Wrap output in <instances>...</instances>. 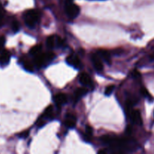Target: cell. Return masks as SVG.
I'll return each mask as SVG.
<instances>
[{"instance_id": "cell-1", "label": "cell", "mask_w": 154, "mask_h": 154, "mask_svg": "<svg viewBox=\"0 0 154 154\" xmlns=\"http://www.w3.org/2000/svg\"><path fill=\"white\" fill-rule=\"evenodd\" d=\"M54 58H55V54L52 52L45 53V54L40 53L38 55L35 56L34 63L38 68H41L52 62Z\"/></svg>"}, {"instance_id": "cell-2", "label": "cell", "mask_w": 154, "mask_h": 154, "mask_svg": "<svg viewBox=\"0 0 154 154\" xmlns=\"http://www.w3.org/2000/svg\"><path fill=\"white\" fill-rule=\"evenodd\" d=\"M39 17H40L39 12L34 9L27 11L24 14V20H25L26 24L27 26L30 27V28H33L36 25Z\"/></svg>"}, {"instance_id": "cell-3", "label": "cell", "mask_w": 154, "mask_h": 154, "mask_svg": "<svg viewBox=\"0 0 154 154\" xmlns=\"http://www.w3.org/2000/svg\"><path fill=\"white\" fill-rule=\"evenodd\" d=\"M66 11L69 17L74 19L79 14L80 8L77 5L74 4L72 1H68L66 6Z\"/></svg>"}, {"instance_id": "cell-4", "label": "cell", "mask_w": 154, "mask_h": 154, "mask_svg": "<svg viewBox=\"0 0 154 154\" xmlns=\"http://www.w3.org/2000/svg\"><path fill=\"white\" fill-rule=\"evenodd\" d=\"M91 60L93 62V66L96 71L99 72H102L103 70V64H102V59L100 58L98 54H93L91 56Z\"/></svg>"}, {"instance_id": "cell-5", "label": "cell", "mask_w": 154, "mask_h": 154, "mask_svg": "<svg viewBox=\"0 0 154 154\" xmlns=\"http://www.w3.org/2000/svg\"><path fill=\"white\" fill-rule=\"evenodd\" d=\"M79 81L82 85L86 87H93V83L90 77L87 73H82L80 75Z\"/></svg>"}, {"instance_id": "cell-6", "label": "cell", "mask_w": 154, "mask_h": 154, "mask_svg": "<svg viewBox=\"0 0 154 154\" xmlns=\"http://www.w3.org/2000/svg\"><path fill=\"white\" fill-rule=\"evenodd\" d=\"M130 117L132 121L134 123L138 125H142V118H141V114L138 110H134V111H131L130 112Z\"/></svg>"}, {"instance_id": "cell-7", "label": "cell", "mask_w": 154, "mask_h": 154, "mask_svg": "<svg viewBox=\"0 0 154 154\" xmlns=\"http://www.w3.org/2000/svg\"><path fill=\"white\" fill-rule=\"evenodd\" d=\"M76 117L75 115L72 114H67L66 116V119H65V126L69 129H72L76 125Z\"/></svg>"}, {"instance_id": "cell-8", "label": "cell", "mask_w": 154, "mask_h": 154, "mask_svg": "<svg viewBox=\"0 0 154 154\" xmlns=\"http://www.w3.org/2000/svg\"><path fill=\"white\" fill-rule=\"evenodd\" d=\"M66 62H67L69 65L74 66L75 69H79L81 66V60H79V58H78L76 55H74V54L69 55V57H67V59H66Z\"/></svg>"}, {"instance_id": "cell-9", "label": "cell", "mask_w": 154, "mask_h": 154, "mask_svg": "<svg viewBox=\"0 0 154 154\" xmlns=\"http://www.w3.org/2000/svg\"><path fill=\"white\" fill-rule=\"evenodd\" d=\"M67 101V96H66V95L63 94V93H59V94H57L54 96V102L59 106L66 104Z\"/></svg>"}, {"instance_id": "cell-10", "label": "cell", "mask_w": 154, "mask_h": 154, "mask_svg": "<svg viewBox=\"0 0 154 154\" xmlns=\"http://www.w3.org/2000/svg\"><path fill=\"white\" fill-rule=\"evenodd\" d=\"M11 59V54L8 51H3L0 55V65L5 66L9 63Z\"/></svg>"}, {"instance_id": "cell-11", "label": "cell", "mask_w": 154, "mask_h": 154, "mask_svg": "<svg viewBox=\"0 0 154 154\" xmlns=\"http://www.w3.org/2000/svg\"><path fill=\"white\" fill-rule=\"evenodd\" d=\"M57 38L58 36L56 35H51L47 38L46 45L49 48H54L55 47H57Z\"/></svg>"}, {"instance_id": "cell-12", "label": "cell", "mask_w": 154, "mask_h": 154, "mask_svg": "<svg viewBox=\"0 0 154 154\" xmlns=\"http://www.w3.org/2000/svg\"><path fill=\"white\" fill-rule=\"evenodd\" d=\"M97 54L100 57L101 59H102L106 63L110 64V63H111V56H110V54L108 51H104V50H99Z\"/></svg>"}, {"instance_id": "cell-13", "label": "cell", "mask_w": 154, "mask_h": 154, "mask_svg": "<svg viewBox=\"0 0 154 154\" xmlns=\"http://www.w3.org/2000/svg\"><path fill=\"white\" fill-rule=\"evenodd\" d=\"M88 92V90L85 87H81V88H78L75 90V97L76 99H80V98L83 97V96H85L86 94Z\"/></svg>"}, {"instance_id": "cell-14", "label": "cell", "mask_w": 154, "mask_h": 154, "mask_svg": "<svg viewBox=\"0 0 154 154\" xmlns=\"http://www.w3.org/2000/svg\"><path fill=\"white\" fill-rule=\"evenodd\" d=\"M53 113H54V108H53V106L52 105H49V106L45 110L42 117H45V118H49V117H52Z\"/></svg>"}, {"instance_id": "cell-15", "label": "cell", "mask_w": 154, "mask_h": 154, "mask_svg": "<svg viewBox=\"0 0 154 154\" xmlns=\"http://www.w3.org/2000/svg\"><path fill=\"white\" fill-rule=\"evenodd\" d=\"M42 45H35V46L32 47V48H31V50H30V54L33 56H36L42 52Z\"/></svg>"}, {"instance_id": "cell-16", "label": "cell", "mask_w": 154, "mask_h": 154, "mask_svg": "<svg viewBox=\"0 0 154 154\" xmlns=\"http://www.w3.org/2000/svg\"><path fill=\"white\" fill-rule=\"evenodd\" d=\"M23 68L27 71V72H33V66L29 62H24L23 63Z\"/></svg>"}, {"instance_id": "cell-17", "label": "cell", "mask_w": 154, "mask_h": 154, "mask_svg": "<svg viewBox=\"0 0 154 154\" xmlns=\"http://www.w3.org/2000/svg\"><path fill=\"white\" fill-rule=\"evenodd\" d=\"M11 27H12V30H13L14 32H18V30H19V29H20V25H19V23H18V21L14 20L13 22H12Z\"/></svg>"}, {"instance_id": "cell-18", "label": "cell", "mask_w": 154, "mask_h": 154, "mask_svg": "<svg viewBox=\"0 0 154 154\" xmlns=\"http://www.w3.org/2000/svg\"><path fill=\"white\" fill-rule=\"evenodd\" d=\"M114 85H110L105 89V96H110V95L112 93V92L114 91Z\"/></svg>"}, {"instance_id": "cell-19", "label": "cell", "mask_w": 154, "mask_h": 154, "mask_svg": "<svg viewBox=\"0 0 154 154\" xmlns=\"http://www.w3.org/2000/svg\"><path fill=\"white\" fill-rule=\"evenodd\" d=\"M141 95H142L143 96H144L145 98H147V99H149V98H150V99H151V96H150L149 92L147 91V89H145L144 87H143V88L141 90Z\"/></svg>"}, {"instance_id": "cell-20", "label": "cell", "mask_w": 154, "mask_h": 154, "mask_svg": "<svg viewBox=\"0 0 154 154\" xmlns=\"http://www.w3.org/2000/svg\"><path fill=\"white\" fill-rule=\"evenodd\" d=\"M45 124V121L44 120L43 117H39V119L37 120V122H36V125H37L38 127H39V128L42 127V126H43Z\"/></svg>"}, {"instance_id": "cell-21", "label": "cell", "mask_w": 154, "mask_h": 154, "mask_svg": "<svg viewBox=\"0 0 154 154\" xmlns=\"http://www.w3.org/2000/svg\"><path fill=\"white\" fill-rule=\"evenodd\" d=\"M29 131L26 130V131H23V132H22L21 133H20L19 136L20 137V138H26L29 136Z\"/></svg>"}, {"instance_id": "cell-22", "label": "cell", "mask_w": 154, "mask_h": 154, "mask_svg": "<svg viewBox=\"0 0 154 154\" xmlns=\"http://www.w3.org/2000/svg\"><path fill=\"white\" fill-rule=\"evenodd\" d=\"M3 21V9L2 7L1 4H0V26L2 25Z\"/></svg>"}, {"instance_id": "cell-23", "label": "cell", "mask_w": 154, "mask_h": 154, "mask_svg": "<svg viewBox=\"0 0 154 154\" xmlns=\"http://www.w3.org/2000/svg\"><path fill=\"white\" fill-rule=\"evenodd\" d=\"M5 42V38L3 37L0 38V51H1L2 48H3V45H4Z\"/></svg>"}, {"instance_id": "cell-24", "label": "cell", "mask_w": 154, "mask_h": 154, "mask_svg": "<svg viewBox=\"0 0 154 154\" xmlns=\"http://www.w3.org/2000/svg\"><path fill=\"white\" fill-rule=\"evenodd\" d=\"M126 132H127V133H131V132H132V128H130V127H127L126 128Z\"/></svg>"}]
</instances>
